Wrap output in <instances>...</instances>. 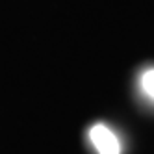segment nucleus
I'll return each mask as SVG.
<instances>
[{"label":"nucleus","mask_w":154,"mask_h":154,"mask_svg":"<svg viewBox=\"0 0 154 154\" xmlns=\"http://www.w3.org/2000/svg\"><path fill=\"white\" fill-rule=\"evenodd\" d=\"M89 139L98 154H121V141L106 125H93Z\"/></svg>","instance_id":"f257e3e1"},{"label":"nucleus","mask_w":154,"mask_h":154,"mask_svg":"<svg viewBox=\"0 0 154 154\" xmlns=\"http://www.w3.org/2000/svg\"><path fill=\"white\" fill-rule=\"evenodd\" d=\"M141 89L154 100V69H149L141 74Z\"/></svg>","instance_id":"f03ea898"}]
</instances>
